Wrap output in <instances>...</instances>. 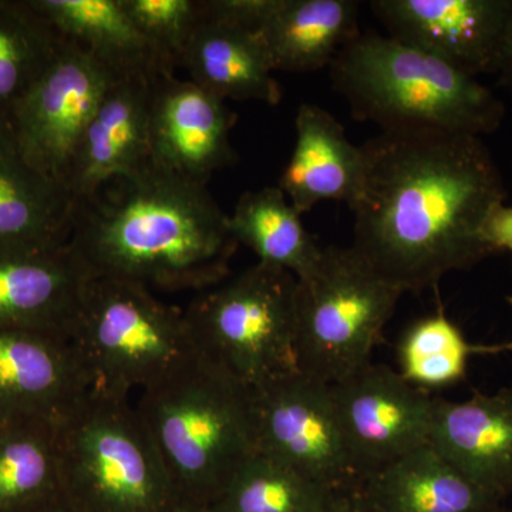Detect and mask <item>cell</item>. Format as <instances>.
<instances>
[{
    "label": "cell",
    "mask_w": 512,
    "mask_h": 512,
    "mask_svg": "<svg viewBox=\"0 0 512 512\" xmlns=\"http://www.w3.org/2000/svg\"><path fill=\"white\" fill-rule=\"evenodd\" d=\"M360 148L352 248L389 284L420 293L494 254L484 225L507 192L481 137L380 131Z\"/></svg>",
    "instance_id": "obj_1"
},
{
    "label": "cell",
    "mask_w": 512,
    "mask_h": 512,
    "mask_svg": "<svg viewBox=\"0 0 512 512\" xmlns=\"http://www.w3.org/2000/svg\"><path fill=\"white\" fill-rule=\"evenodd\" d=\"M67 245L92 278L164 292L221 284L238 249L207 185L153 160L74 204Z\"/></svg>",
    "instance_id": "obj_2"
},
{
    "label": "cell",
    "mask_w": 512,
    "mask_h": 512,
    "mask_svg": "<svg viewBox=\"0 0 512 512\" xmlns=\"http://www.w3.org/2000/svg\"><path fill=\"white\" fill-rule=\"evenodd\" d=\"M136 407L178 500L211 505L258 451L254 389L201 353Z\"/></svg>",
    "instance_id": "obj_3"
},
{
    "label": "cell",
    "mask_w": 512,
    "mask_h": 512,
    "mask_svg": "<svg viewBox=\"0 0 512 512\" xmlns=\"http://www.w3.org/2000/svg\"><path fill=\"white\" fill-rule=\"evenodd\" d=\"M353 116L380 131L494 133L505 106L476 77L390 36L362 33L330 63Z\"/></svg>",
    "instance_id": "obj_4"
},
{
    "label": "cell",
    "mask_w": 512,
    "mask_h": 512,
    "mask_svg": "<svg viewBox=\"0 0 512 512\" xmlns=\"http://www.w3.org/2000/svg\"><path fill=\"white\" fill-rule=\"evenodd\" d=\"M60 501L72 512H170L174 485L130 397L90 387L57 419Z\"/></svg>",
    "instance_id": "obj_5"
},
{
    "label": "cell",
    "mask_w": 512,
    "mask_h": 512,
    "mask_svg": "<svg viewBox=\"0 0 512 512\" xmlns=\"http://www.w3.org/2000/svg\"><path fill=\"white\" fill-rule=\"evenodd\" d=\"M69 342L90 386L124 397L200 355L184 312L144 286L113 278L87 282Z\"/></svg>",
    "instance_id": "obj_6"
},
{
    "label": "cell",
    "mask_w": 512,
    "mask_h": 512,
    "mask_svg": "<svg viewBox=\"0 0 512 512\" xmlns=\"http://www.w3.org/2000/svg\"><path fill=\"white\" fill-rule=\"evenodd\" d=\"M296 292L291 272L258 262L198 293L185 322L202 356L259 389L299 372Z\"/></svg>",
    "instance_id": "obj_7"
},
{
    "label": "cell",
    "mask_w": 512,
    "mask_h": 512,
    "mask_svg": "<svg viewBox=\"0 0 512 512\" xmlns=\"http://www.w3.org/2000/svg\"><path fill=\"white\" fill-rule=\"evenodd\" d=\"M402 295L352 247L323 248L311 274L298 279L299 372L332 386L372 363Z\"/></svg>",
    "instance_id": "obj_8"
},
{
    "label": "cell",
    "mask_w": 512,
    "mask_h": 512,
    "mask_svg": "<svg viewBox=\"0 0 512 512\" xmlns=\"http://www.w3.org/2000/svg\"><path fill=\"white\" fill-rule=\"evenodd\" d=\"M258 451L326 490L362 483L330 384L301 372L254 390Z\"/></svg>",
    "instance_id": "obj_9"
},
{
    "label": "cell",
    "mask_w": 512,
    "mask_h": 512,
    "mask_svg": "<svg viewBox=\"0 0 512 512\" xmlns=\"http://www.w3.org/2000/svg\"><path fill=\"white\" fill-rule=\"evenodd\" d=\"M114 77L89 53L62 39L55 60L20 101L10 123L30 165L64 184L84 130Z\"/></svg>",
    "instance_id": "obj_10"
},
{
    "label": "cell",
    "mask_w": 512,
    "mask_h": 512,
    "mask_svg": "<svg viewBox=\"0 0 512 512\" xmlns=\"http://www.w3.org/2000/svg\"><path fill=\"white\" fill-rule=\"evenodd\" d=\"M330 389L362 481L429 443L434 397L392 367L369 363Z\"/></svg>",
    "instance_id": "obj_11"
},
{
    "label": "cell",
    "mask_w": 512,
    "mask_h": 512,
    "mask_svg": "<svg viewBox=\"0 0 512 512\" xmlns=\"http://www.w3.org/2000/svg\"><path fill=\"white\" fill-rule=\"evenodd\" d=\"M512 0H375L389 36L461 72L495 74Z\"/></svg>",
    "instance_id": "obj_12"
},
{
    "label": "cell",
    "mask_w": 512,
    "mask_h": 512,
    "mask_svg": "<svg viewBox=\"0 0 512 512\" xmlns=\"http://www.w3.org/2000/svg\"><path fill=\"white\" fill-rule=\"evenodd\" d=\"M235 121L225 101L198 84L158 74L151 84V160L207 185L214 173L237 161L231 144Z\"/></svg>",
    "instance_id": "obj_13"
},
{
    "label": "cell",
    "mask_w": 512,
    "mask_h": 512,
    "mask_svg": "<svg viewBox=\"0 0 512 512\" xmlns=\"http://www.w3.org/2000/svg\"><path fill=\"white\" fill-rule=\"evenodd\" d=\"M154 77H114L77 146L66 185L73 204L151 161L150 107Z\"/></svg>",
    "instance_id": "obj_14"
},
{
    "label": "cell",
    "mask_w": 512,
    "mask_h": 512,
    "mask_svg": "<svg viewBox=\"0 0 512 512\" xmlns=\"http://www.w3.org/2000/svg\"><path fill=\"white\" fill-rule=\"evenodd\" d=\"M92 275L69 245L0 252V330L69 340Z\"/></svg>",
    "instance_id": "obj_15"
},
{
    "label": "cell",
    "mask_w": 512,
    "mask_h": 512,
    "mask_svg": "<svg viewBox=\"0 0 512 512\" xmlns=\"http://www.w3.org/2000/svg\"><path fill=\"white\" fill-rule=\"evenodd\" d=\"M429 443L474 484L512 495V384L463 402L434 397Z\"/></svg>",
    "instance_id": "obj_16"
},
{
    "label": "cell",
    "mask_w": 512,
    "mask_h": 512,
    "mask_svg": "<svg viewBox=\"0 0 512 512\" xmlns=\"http://www.w3.org/2000/svg\"><path fill=\"white\" fill-rule=\"evenodd\" d=\"M90 387L69 340L0 330V419L57 420Z\"/></svg>",
    "instance_id": "obj_17"
},
{
    "label": "cell",
    "mask_w": 512,
    "mask_h": 512,
    "mask_svg": "<svg viewBox=\"0 0 512 512\" xmlns=\"http://www.w3.org/2000/svg\"><path fill=\"white\" fill-rule=\"evenodd\" d=\"M73 208L66 185L30 165L12 128H0V252L63 247Z\"/></svg>",
    "instance_id": "obj_18"
},
{
    "label": "cell",
    "mask_w": 512,
    "mask_h": 512,
    "mask_svg": "<svg viewBox=\"0 0 512 512\" xmlns=\"http://www.w3.org/2000/svg\"><path fill=\"white\" fill-rule=\"evenodd\" d=\"M296 141L278 187L299 214L325 201L350 204L363 173L360 146L345 128L315 104H302L295 119Z\"/></svg>",
    "instance_id": "obj_19"
},
{
    "label": "cell",
    "mask_w": 512,
    "mask_h": 512,
    "mask_svg": "<svg viewBox=\"0 0 512 512\" xmlns=\"http://www.w3.org/2000/svg\"><path fill=\"white\" fill-rule=\"evenodd\" d=\"M181 67L218 99L261 101L276 106L282 99L271 60L259 33L208 18L202 12Z\"/></svg>",
    "instance_id": "obj_20"
},
{
    "label": "cell",
    "mask_w": 512,
    "mask_h": 512,
    "mask_svg": "<svg viewBox=\"0 0 512 512\" xmlns=\"http://www.w3.org/2000/svg\"><path fill=\"white\" fill-rule=\"evenodd\" d=\"M362 487L375 512H493L503 504L430 443L363 478Z\"/></svg>",
    "instance_id": "obj_21"
},
{
    "label": "cell",
    "mask_w": 512,
    "mask_h": 512,
    "mask_svg": "<svg viewBox=\"0 0 512 512\" xmlns=\"http://www.w3.org/2000/svg\"><path fill=\"white\" fill-rule=\"evenodd\" d=\"M59 36L103 64L114 76L174 73L138 32L120 0H32Z\"/></svg>",
    "instance_id": "obj_22"
},
{
    "label": "cell",
    "mask_w": 512,
    "mask_h": 512,
    "mask_svg": "<svg viewBox=\"0 0 512 512\" xmlns=\"http://www.w3.org/2000/svg\"><path fill=\"white\" fill-rule=\"evenodd\" d=\"M355 0H282L259 32L275 72H315L330 66L359 35Z\"/></svg>",
    "instance_id": "obj_23"
},
{
    "label": "cell",
    "mask_w": 512,
    "mask_h": 512,
    "mask_svg": "<svg viewBox=\"0 0 512 512\" xmlns=\"http://www.w3.org/2000/svg\"><path fill=\"white\" fill-rule=\"evenodd\" d=\"M229 228L238 245L251 249L258 262L285 269L296 279L311 274L322 255L323 248L279 187L244 192L229 215Z\"/></svg>",
    "instance_id": "obj_24"
},
{
    "label": "cell",
    "mask_w": 512,
    "mask_h": 512,
    "mask_svg": "<svg viewBox=\"0 0 512 512\" xmlns=\"http://www.w3.org/2000/svg\"><path fill=\"white\" fill-rule=\"evenodd\" d=\"M59 500L57 420L0 419V512Z\"/></svg>",
    "instance_id": "obj_25"
},
{
    "label": "cell",
    "mask_w": 512,
    "mask_h": 512,
    "mask_svg": "<svg viewBox=\"0 0 512 512\" xmlns=\"http://www.w3.org/2000/svg\"><path fill=\"white\" fill-rule=\"evenodd\" d=\"M62 37L32 0H0V128L52 64Z\"/></svg>",
    "instance_id": "obj_26"
},
{
    "label": "cell",
    "mask_w": 512,
    "mask_h": 512,
    "mask_svg": "<svg viewBox=\"0 0 512 512\" xmlns=\"http://www.w3.org/2000/svg\"><path fill=\"white\" fill-rule=\"evenodd\" d=\"M512 350V343L501 346H480L468 342L456 323L443 309L412 323L397 345L400 373L420 389H444L460 383L467 375L470 357L480 353Z\"/></svg>",
    "instance_id": "obj_27"
},
{
    "label": "cell",
    "mask_w": 512,
    "mask_h": 512,
    "mask_svg": "<svg viewBox=\"0 0 512 512\" xmlns=\"http://www.w3.org/2000/svg\"><path fill=\"white\" fill-rule=\"evenodd\" d=\"M329 491L256 451L211 507L217 512H322Z\"/></svg>",
    "instance_id": "obj_28"
},
{
    "label": "cell",
    "mask_w": 512,
    "mask_h": 512,
    "mask_svg": "<svg viewBox=\"0 0 512 512\" xmlns=\"http://www.w3.org/2000/svg\"><path fill=\"white\" fill-rule=\"evenodd\" d=\"M121 8L174 72L201 18V0H120Z\"/></svg>",
    "instance_id": "obj_29"
},
{
    "label": "cell",
    "mask_w": 512,
    "mask_h": 512,
    "mask_svg": "<svg viewBox=\"0 0 512 512\" xmlns=\"http://www.w3.org/2000/svg\"><path fill=\"white\" fill-rule=\"evenodd\" d=\"M281 5L282 0H201L202 12L208 18L256 33L261 32Z\"/></svg>",
    "instance_id": "obj_30"
},
{
    "label": "cell",
    "mask_w": 512,
    "mask_h": 512,
    "mask_svg": "<svg viewBox=\"0 0 512 512\" xmlns=\"http://www.w3.org/2000/svg\"><path fill=\"white\" fill-rule=\"evenodd\" d=\"M484 238L493 252L512 255V207L501 204L495 208L484 225Z\"/></svg>",
    "instance_id": "obj_31"
},
{
    "label": "cell",
    "mask_w": 512,
    "mask_h": 512,
    "mask_svg": "<svg viewBox=\"0 0 512 512\" xmlns=\"http://www.w3.org/2000/svg\"><path fill=\"white\" fill-rule=\"evenodd\" d=\"M322 512H375L362 483L330 490Z\"/></svg>",
    "instance_id": "obj_32"
},
{
    "label": "cell",
    "mask_w": 512,
    "mask_h": 512,
    "mask_svg": "<svg viewBox=\"0 0 512 512\" xmlns=\"http://www.w3.org/2000/svg\"><path fill=\"white\" fill-rule=\"evenodd\" d=\"M498 82L504 89L512 94V5L510 16H508L507 26L501 43L500 55H498L497 72Z\"/></svg>",
    "instance_id": "obj_33"
},
{
    "label": "cell",
    "mask_w": 512,
    "mask_h": 512,
    "mask_svg": "<svg viewBox=\"0 0 512 512\" xmlns=\"http://www.w3.org/2000/svg\"><path fill=\"white\" fill-rule=\"evenodd\" d=\"M170 512H217L211 505L191 503V501L178 500Z\"/></svg>",
    "instance_id": "obj_34"
},
{
    "label": "cell",
    "mask_w": 512,
    "mask_h": 512,
    "mask_svg": "<svg viewBox=\"0 0 512 512\" xmlns=\"http://www.w3.org/2000/svg\"><path fill=\"white\" fill-rule=\"evenodd\" d=\"M19 512H72L64 507L62 501H53V503L39 505V507L29 508V510Z\"/></svg>",
    "instance_id": "obj_35"
},
{
    "label": "cell",
    "mask_w": 512,
    "mask_h": 512,
    "mask_svg": "<svg viewBox=\"0 0 512 512\" xmlns=\"http://www.w3.org/2000/svg\"><path fill=\"white\" fill-rule=\"evenodd\" d=\"M493 512H512V511L505 510V508H503V505H501V507H498L497 510H494Z\"/></svg>",
    "instance_id": "obj_36"
},
{
    "label": "cell",
    "mask_w": 512,
    "mask_h": 512,
    "mask_svg": "<svg viewBox=\"0 0 512 512\" xmlns=\"http://www.w3.org/2000/svg\"><path fill=\"white\" fill-rule=\"evenodd\" d=\"M508 301H510V303H511V306H512V298L508 299Z\"/></svg>",
    "instance_id": "obj_37"
}]
</instances>
